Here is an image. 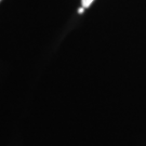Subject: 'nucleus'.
I'll return each instance as SVG.
<instances>
[{"label":"nucleus","mask_w":146,"mask_h":146,"mask_svg":"<svg viewBox=\"0 0 146 146\" xmlns=\"http://www.w3.org/2000/svg\"><path fill=\"white\" fill-rule=\"evenodd\" d=\"M0 1H1V0H0Z\"/></svg>","instance_id":"3"},{"label":"nucleus","mask_w":146,"mask_h":146,"mask_svg":"<svg viewBox=\"0 0 146 146\" xmlns=\"http://www.w3.org/2000/svg\"><path fill=\"white\" fill-rule=\"evenodd\" d=\"M84 7H81V8H79L78 9V13L79 14H81V13H84Z\"/></svg>","instance_id":"2"},{"label":"nucleus","mask_w":146,"mask_h":146,"mask_svg":"<svg viewBox=\"0 0 146 146\" xmlns=\"http://www.w3.org/2000/svg\"><path fill=\"white\" fill-rule=\"evenodd\" d=\"M93 1L94 0H81V5H82L84 9H87V8H89L90 5L93 3Z\"/></svg>","instance_id":"1"}]
</instances>
